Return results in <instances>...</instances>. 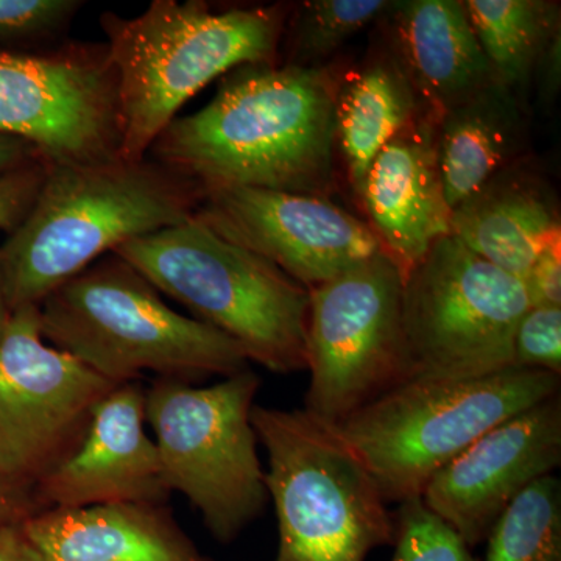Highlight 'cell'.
Instances as JSON below:
<instances>
[{
	"label": "cell",
	"instance_id": "obj_1",
	"mask_svg": "<svg viewBox=\"0 0 561 561\" xmlns=\"http://www.w3.org/2000/svg\"><path fill=\"white\" fill-rule=\"evenodd\" d=\"M337 84L320 68L256 62L225 73L197 113L175 117L147 157L203 194L256 187L328 198Z\"/></svg>",
	"mask_w": 561,
	"mask_h": 561
},
{
	"label": "cell",
	"instance_id": "obj_2",
	"mask_svg": "<svg viewBox=\"0 0 561 561\" xmlns=\"http://www.w3.org/2000/svg\"><path fill=\"white\" fill-rule=\"evenodd\" d=\"M201 201V192L149 157L49 165L0 247L11 311L38 306L122 243L190 220Z\"/></svg>",
	"mask_w": 561,
	"mask_h": 561
},
{
	"label": "cell",
	"instance_id": "obj_3",
	"mask_svg": "<svg viewBox=\"0 0 561 561\" xmlns=\"http://www.w3.org/2000/svg\"><path fill=\"white\" fill-rule=\"evenodd\" d=\"M283 7L214 11L202 0H154L136 18L101 16L117 76L121 158L140 161L206 84L243 65L276 62Z\"/></svg>",
	"mask_w": 561,
	"mask_h": 561
},
{
	"label": "cell",
	"instance_id": "obj_4",
	"mask_svg": "<svg viewBox=\"0 0 561 561\" xmlns=\"http://www.w3.org/2000/svg\"><path fill=\"white\" fill-rule=\"evenodd\" d=\"M38 311L44 341L116 383L138 381L146 371L191 382L249 368L238 343L173 311L114 253L50 291Z\"/></svg>",
	"mask_w": 561,
	"mask_h": 561
},
{
	"label": "cell",
	"instance_id": "obj_5",
	"mask_svg": "<svg viewBox=\"0 0 561 561\" xmlns=\"http://www.w3.org/2000/svg\"><path fill=\"white\" fill-rule=\"evenodd\" d=\"M113 253L195 320L232 339L249 360L279 375L306 370L309 290L271 261L195 216Z\"/></svg>",
	"mask_w": 561,
	"mask_h": 561
},
{
	"label": "cell",
	"instance_id": "obj_6",
	"mask_svg": "<svg viewBox=\"0 0 561 561\" xmlns=\"http://www.w3.org/2000/svg\"><path fill=\"white\" fill-rule=\"evenodd\" d=\"M265 489L275 505V561H365L393 546L394 516L378 483L335 424L302 409L254 404Z\"/></svg>",
	"mask_w": 561,
	"mask_h": 561
},
{
	"label": "cell",
	"instance_id": "obj_7",
	"mask_svg": "<svg viewBox=\"0 0 561 561\" xmlns=\"http://www.w3.org/2000/svg\"><path fill=\"white\" fill-rule=\"evenodd\" d=\"M561 376L511 367L467 379H415L339 424L386 502L419 500L435 472L483 434L560 393Z\"/></svg>",
	"mask_w": 561,
	"mask_h": 561
},
{
	"label": "cell",
	"instance_id": "obj_8",
	"mask_svg": "<svg viewBox=\"0 0 561 561\" xmlns=\"http://www.w3.org/2000/svg\"><path fill=\"white\" fill-rule=\"evenodd\" d=\"M260 376L250 368L209 387L157 378L146 390L169 490L201 512L217 541H234L264 511L268 494L251 424Z\"/></svg>",
	"mask_w": 561,
	"mask_h": 561
},
{
	"label": "cell",
	"instance_id": "obj_9",
	"mask_svg": "<svg viewBox=\"0 0 561 561\" xmlns=\"http://www.w3.org/2000/svg\"><path fill=\"white\" fill-rule=\"evenodd\" d=\"M531 306L522 278L454 236L402 275L401 319L415 379H467L513 367V332Z\"/></svg>",
	"mask_w": 561,
	"mask_h": 561
},
{
	"label": "cell",
	"instance_id": "obj_10",
	"mask_svg": "<svg viewBox=\"0 0 561 561\" xmlns=\"http://www.w3.org/2000/svg\"><path fill=\"white\" fill-rule=\"evenodd\" d=\"M401 297L402 271L383 250L309 290L306 411L339 426L411 381Z\"/></svg>",
	"mask_w": 561,
	"mask_h": 561
},
{
	"label": "cell",
	"instance_id": "obj_11",
	"mask_svg": "<svg viewBox=\"0 0 561 561\" xmlns=\"http://www.w3.org/2000/svg\"><path fill=\"white\" fill-rule=\"evenodd\" d=\"M0 133L25 140L49 165L119 160L117 76L106 46L0 51Z\"/></svg>",
	"mask_w": 561,
	"mask_h": 561
},
{
	"label": "cell",
	"instance_id": "obj_12",
	"mask_svg": "<svg viewBox=\"0 0 561 561\" xmlns=\"http://www.w3.org/2000/svg\"><path fill=\"white\" fill-rule=\"evenodd\" d=\"M117 386L47 345L38 306L13 311L0 341V474L35 490L76 451L95 405Z\"/></svg>",
	"mask_w": 561,
	"mask_h": 561
},
{
	"label": "cell",
	"instance_id": "obj_13",
	"mask_svg": "<svg viewBox=\"0 0 561 561\" xmlns=\"http://www.w3.org/2000/svg\"><path fill=\"white\" fill-rule=\"evenodd\" d=\"M194 216L308 290L383 250L367 221L316 195L224 187L203 194Z\"/></svg>",
	"mask_w": 561,
	"mask_h": 561
},
{
	"label": "cell",
	"instance_id": "obj_14",
	"mask_svg": "<svg viewBox=\"0 0 561 561\" xmlns=\"http://www.w3.org/2000/svg\"><path fill=\"white\" fill-rule=\"evenodd\" d=\"M560 465L559 393L483 434L435 472L421 501L474 549L519 493Z\"/></svg>",
	"mask_w": 561,
	"mask_h": 561
},
{
	"label": "cell",
	"instance_id": "obj_15",
	"mask_svg": "<svg viewBox=\"0 0 561 561\" xmlns=\"http://www.w3.org/2000/svg\"><path fill=\"white\" fill-rule=\"evenodd\" d=\"M146 421V390L138 381L110 391L95 405L76 451L36 483L41 511L121 502L165 504L172 491Z\"/></svg>",
	"mask_w": 561,
	"mask_h": 561
},
{
	"label": "cell",
	"instance_id": "obj_16",
	"mask_svg": "<svg viewBox=\"0 0 561 561\" xmlns=\"http://www.w3.org/2000/svg\"><path fill=\"white\" fill-rule=\"evenodd\" d=\"M359 198L402 275L449 236L451 208L438 169L437 119L430 111H421L376 154Z\"/></svg>",
	"mask_w": 561,
	"mask_h": 561
},
{
	"label": "cell",
	"instance_id": "obj_17",
	"mask_svg": "<svg viewBox=\"0 0 561 561\" xmlns=\"http://www.w3.org/2000/svg\"><path fill=\"white\" fill-rule=\"evenodd\" d=\"M22 527L51 561H214L198 551L165 504L47 508Z\"/></svg>",
	"mask_w": 561,
	"mask_h": 561
},
{
	"label": "cell",
	"instance_id": "obj_18",
	"mask_svg": "<svg viewBox=\"0 0 561 561\" xmlns=\"http://www.w3.org/2000/svg\"><path fill=\"white\" fill-rule=\"evenodd\" d=\"M397 55L435 119L494 81L460 0H405L386 14Z\"/></svg>",
	"mask_w": 561,
	"mask_h": 561
},
{
	"label": "cell",
	"instance_id": "obj_19",
	"mask_svg": "<svg viewBox=\"0 0 561 561\" xmlns=\"http://www.w3.org/2000/svg\"><path fill=\"white\" fill-rule=\"evenodd\" d=\"M449 230L472 253L524 280L561 234L559 206L540 175L513 162L451 210Z\"/></svg>",
	"mask_w": 561,
	"mask_h": 561
},
{
	"label": "cell",
	"instance_id": "obj_20",
	"mask_svg": "<svg viewBox=\"0 0 561 561\" xmlns=\"http://www.w3.org/2000/svg\"><path fill=\"white\" fill-rule=\"evenodd\" d=\"M523 139L519 95L496 80L442 114L437 160L449 208L516 162Z\"/></svg>",
	"mask_w": 561,
	"mask_h": 561
},
{
	"label": "cell",
	"instance_id": "obj_21",
	"mask_svg": "<svg viewBox=\"0 0 561 561\" xmlns=\"http://www.w3.org/2000/svg\"><path fill=\"white\" fill-rule=\"evenodd\" d=\"M424 108L393 50L368 61L335 98V136L360 197L376 154Z\"/></svg>",
	"mask_w": 561,
	"mask_h": 561
},
{
	"label": "cell",
	"instance_id": "obj_22",
	"mask_svg": "<svg viewBox=\"0 0 561 561\" xmlns=\"http://www.w3.org/2000/svg\"><path fill=\"white\" fill-rule=\"evenodd\" d=\"M463 5L494 80L519 95L534 80L542 51L561 33L560 3L465 0Z\"/></svg>",
	"mask_w": 561,
	"mask_h": 561
},
{
	"label": "cell",
	"instance_id": "obj_23",
	"mask_svg": "<svg viewBox=\"0 0 561 561\" xmlns=\"http://www.w3.org/2000/svg\"><path fill=\"white\" fill-rule=\"evenodd\" d=\"M485 541V561H561L560 479L549 474L530 483Z\"/></svg>",
	"mask_w": 561,
	"mask_h": 561
},
{
	"label": "cell",
	"instance_id": "obj_24",
	"mask_svg": "<svg viewBox=\"0 0 561 561\" xmlns=\"http://www.w3.org/2000/svg\"><path fill=\"white\" fill-rule=\"evenodd\" d=\"M390 0H309L291 21L286 65L316 68L373 21L386 16Z\"/></svg>",
	"mask_w": 561,
	"mask_h": 561
},
{
	"label": "cell",
	"instance_id": "obj_25",
	"mask_svg": "<svg viewBox=\"0 0 561 561\" xmlns=\"http://www.w3.org/2000/svg\"><path fill=\"white\" fill-rule=\"evenodd\" d=\"M391 561H479L472 549L419 500L405 501L394 513Z\"/></svg>",
	"mask_w": 561,
	"mask_h": 561
},
{
	"label": "cell",
	"instance_id": "obj_26",
	"mask_svg": "<svg viewBox=\"0 0 561 561\" xmlns=\"http://www.w3.org/2000/svg\"><path fill=\"white\" fill-rule=\"evenodd\" d=\"M83 5L79 0H0V43L49 41L51 46Z\"/></svg>",
	"mask_w": 561,
	"mask_h": 561
},
{
	"label": "cell",
	"instance_id": "obj_27",
	"mask_svg": "<svg viewBox=\"0 0 561 561\" xmlns=\"http://www.w3.org/2000/svg\"><path fill=\"white\" fill-rule=\"evenodd\" d=\"M512 365L561 376V308L527 309L513 332Z\"/></svg>",
	"mask_w": 561,
	"mask_h": 561
},
{
	"label": "cell",
	"instance_id": "obj_28",
	"mask_svg": "<svg viewBox=\"0 0 561 561\" xmlns=\"http://www.w3.org/2000/svg\"><path fill=\"white\" fill-rule=\"evenodd\" d=\"M49 164L36 160L16 171L0 176V228H14L25 216Z\"/></svg>",
	"mask_w": 561,
	"mask_h": 561
},
{
	"label": "cell",
	"instance_id": "obj_29",
	"mask_svg": "<svg viewBox=\"0 0 561 561\" xmlns=\"http://www.w3.org/2000/svg\"><path fill=\"white\" fill-rule=\"evenodd\" d=\"M524 284L531 306L561 308V234L541 250Z\"/></svg>",
	"mask_w": 561,
	"mask_h": 561
},
{
	"label": "cell",
	"instance_id": "obj_30",
	"mask_svg": "<svg viewBox=\"0 0 561 561\" xmlns=\"http://www.w3.org/2000/svg\"><path fill=\"white\" fill-rule=\"evenodd\" d=\"M39 512L35 490L0 474V524L24 523Z\"/></svg>",
	"mask_w": 561,
	"mask_h": 561
},
{
	"label": "cell",
	"instance_id": "obj_31",
	"mask_svg": "<svg viewBox=\"0 0 561 561\" xmlns=\"http://www.w3.org/2000/svg\"><path fill=\"white\" fill-rule=\"evenodd\" d=\"M0 561H51L25 534L22 523L0 524Z\"/></svg>",
	"mask_w": 561,
	"mask_h": 561
},
{
	"label": "cell",
	"instance_id": "obj_32",
	"mask_svg": "<svg viewBox=\"0 0 561 561\" xmlns=\"http://www.w3.org/2000/svg\"><path fill=\"white\" fill-rule=\"evenodd\" d=\"M534 79L538 80L541 98L552 102L559 94L561 83V33L542 51Z\"/></svg>",
	"mask_w": 561,
	"mask_h": 561
},
{
	"label": "cell",
	"instance_id": "obj_33",
	"mask_svg": "<svg viewBox=\"0 0 561 561\" xmlns=\"http://www.w3.org/2000/svg\"><path fill=\"white\" fill-rule=\"evenodd\" d=\"M41 160L36 150L25 140L0 133V176Z\"/></svg>",
	"mask_w": 561,
	"mask_h": 561
},
{
	"label": "cell",
	"instance_id": "obj_34",
	"mask_svg": "<svg viewBox=\"0 0 561 561\" xmlns=\"http://www.w3.org/2000/svg\"><path fill=\"white\" fill-rule=\"evenodd\" d=\"M11 313L13 311H11L9 298H7L5 280H3L2 265H0V341L9 327Z\"/></svg>",
	"mask_w": 561,
	"mask_h": 561
}]
</instances>
